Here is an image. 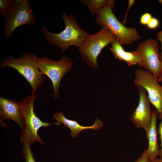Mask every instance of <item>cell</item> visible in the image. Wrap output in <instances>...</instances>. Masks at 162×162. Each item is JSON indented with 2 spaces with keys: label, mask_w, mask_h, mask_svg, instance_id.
<instances>
[{
  "label": "cell",
  "mask_w": 162,
  "mask_h": 162,
  "mask_svg": "<svg viewBox=\"0 0 162 162\" xmlns=\"http://www.w3.org/2000/svg\"><path fill=\"white\" fill-rule=\"evenodd\" d=\"M158 2L161 4H162V0H159Z\"/></svg>",
  "instance_id": "26"
},
{
  "label": "cell",
  "mask_w": 162,
  "mask_h": 162,
  "mask_svg": "<svg viewBox=\"0 0 162 162\" xmlns=\"http://www.w3.org/2000/svg\"><path fill=\"white\" fill-rule=\"evenodd\" d=\"M159 25V21L158 19L152 17L147 26L148 28L154 29L157 28Z\"/></svg>",
  "instance_id": "20"
},
{
  "label": "cell",
  "mask_w": 162,
  "mask_h": 162,
  "mask_svg": "<svg viewBox=\"0 0 162 162\" xmlns=\"http://www.w3.org/2000/svg\"><path fill=\"white\" fill-rule=\"evenodd\" d=\"M32 94L20 102L21 111L24 119L25 129L20 137L21 143L23 144H33L36 142L45 145L42 139L38 134L41 128L46 127L51 124L60 126L58 122L48 123L42 121L36 115L34 111V104L36 98L38 96Z\"/></svg>",
  "instance_id": "3"
},
{
  "label": "cell",
  "mask_w": 162,
  "mask_h": 162,
  "mask_svg": "<svg viewBox=\"0 0 162 162\" xmlns=\"http://www.w3.org/2000/svg\"><path fill=\"white\" fill-rule=\"evenodd\" d=\"M16 0H0V16H6L14 6Z\"/></svg>",
  "instance_id": "16"
},
{
  "label": "cell",
  "mask_w": 162,
  "mask_h": 162,
  "mask_svg": "<svg viewBox=\"0 0 162 162\" xmlns=\"http://www.w3.org/2000/svg\"><path fill=\"white\" fill-rule=\"evenodd\" d=\"M38 59L36 54L25 52L19 58H15L12 56L5 58L0 67L3 69L10 67L17 70L29 83L32 94H35L46 80L45 77L38 68Z\"/></svg>",
  "instance_id": "2"
},
{
  "label": "cell",
  "mask_w": 162,
  "mask_h": 162,
  "mask_svg": "<svg viewBox=\"0 0 162 162\" xmlns=\"http://www.w3.org/2000/svg\"><path fill=\"white\" fill-rule=\"evenodd\" d=\"M149 162H162V158H157L154 160Z\"/></svg>",
  "instance_id": "24"
},
{
  "label": "cell",
  "mask_w": 162,
  "mask_h": 162,
  "mask_svg": "<svg viewBox=\"0 0 162 162\" xmlns=\"http://www.w3.org/2000/svg\"><path fill=\"white\" fill-rule=\"evenodd\" d=\"M73 64L71 59L67 56H62L58 61H54L47 56L38 58V68L43 75L47 76L51 81L54 98L59 97L60 82L65 74L71 70Z\"/></svg>",
  "instance_id": "6"
},
{
  "label": "cell",
  "mask_w": 162,
  "mask_h": 162,
  "mask_svg": "<svg viewBox=\"0 0 162 162\" xmlns=\"http://www.w3.org/2000/svg\"><path fill=\"white\" fill-rule=\"evenodd\" d=\"M53 118L57 122L69 128L70 130V134L73 138L77 137L80 133L84 130L91 129L97 131L101 129L104 124L102 121L98 118L96 117L92 125L83 126L76 120L66 118L62 112H56L53 115Z\"/></svg>",
  "instance_id": "12"
},
{
  "label": "cell",
  "mask_w": 162,
  "mask_h": 162,
  "mask_svg": "<svg viewBox=\"0 0 162 162\" xmlns=\"http://www.w3.org/2000/svg\"><path fill=\"white\" fill-rule=\"evenodd\" d=\"M110 51L115 58L124 61L129 66L138 64L139 56L136 50L133 52L125 51L122 46L119 40L116 38L111 44Z\"/></svg>",
  "instance_id": "14"
},
{
  "label": "cell",
  "mask_w": 162,
  "mask_h": 162,
  "mask_svg": "<svg viewBox=\"0 0 162 162\" xmlns=\"http://www.w3.org/2000/svg\"><path fill=\"white\" fill-rule=\"evenodd\" d=\"M28 0H16L14 6L5 16L3 33L7 38H11L15 30L24 25H34L36 17Z\"/></svg>",
  "instance_id": "7"
},
{
  "label": "cell",
  "mask_w": 162,
  "mask_h": 162,
  "mask_svg": "<svg viewBox=\"0 0 162 162\" xmlns=\"http://www.w3.org/2000/svg\"><path fill=\"white\" fill-rule=\"evenodd\" d=\"M157 39L159 41L161 44V51L159 53V57L160 60L162 62V30L158 32L157 34Z\"/></svg>",
  "instance_id": "23"
},
{
  "label": "cell",
  "mask_w": 162,
  "mask_h": 162,
  "mask_svg": "<svg viewBox=\"0 0 162 162\" xmlns=\"http://www.w3.org/2000/svg\"><path fill=\"white\" fill-rule=\"evenodd\" d=\"M81 2L88 7L92 15L96 14L107 6L113 8L115 2L114 0H81Z\"/></svg>",
  "instance_id": "15"
},
{
  "label": "cell",
  "mask_w": 162,
  "mask_h": 162,
  "mask_svg": "<svg viewBox=\"0 0 162 162\" xmlns=\"http://www.w3.org/2000/svg\"><path fill=\"white\" fill-rule=\"evenodd\" d=\"M22 153L25 162H36L30 144H26L23 145Z\"/></svg>",
  "instance_id": "17"
},
{
  "label": "cell",
  "mask_w": 162,
  "mask_h": 162,
  "mask_svg": "<svg viewBox=\"0 0 162 162\" xmlns=\"http://www.w3.org/2000/svg\"><path fill=\"white\" fill-rule=\"evenodd\" d=\"M152 17V15L150 13H145L141 16L140 20V22L142 25L147 26Z\"/></svg>",
  "instance_id": "19"
},
{
  "label": "cell",
  "mask_w": 162,
  "mask_h": 162,
  "mask_svg": "<svg viewBox=\"0 0 162 162\" xmlns=\"http://www.w3.org/2000/svg\"><path fill=\"white\" fill-rule=\"evenodd\" d=\"M11 120L20 126L22 133L25 129V123L22 115L20 102H16L4 97L0 98V122L6 127L3 122Z\"/></svg>",
  "instance_id": "11"
},
{
  "label": "cell",
  "mask_w": 162,
  "mask_h": 162,
  "mask_svg": "<svg viewBox=\"0 0 162 162\" xmlns=\"http://www.w3.org/2000/svg\"><path fill=\"white\" fill-rule=\"evenodd\" d=\"M135 76L134 84L145 89L150 103L157 111L158 118L162 120V86L158 83L156 77L145 70L136 69Z\"/></svg>",
  "instance_id": "9"
},
{
  "label": "cell",
  "mask_w": 162,
  "mask_h": 162,
  "mask_svg": "<svg viewBox=\"0 0 162 162\" xmlns=\"http://www.w3.org/2000/svg\"><path fill=\"white\" fill-rule=\"evenodd\" d=\"M139 56L138 64L157 78L162 73V62L159 57V48L157 40H146L138 46L136 50Z\"/></svg>",
  "instance_id": "8"
},
{
  "label": "cell",
  "mask_w": 162,
  "mask_h": 162,
  "mask_svg": "<svg viewBox=\"0 0 162 162\" xmlns=\"http://www.w3.org/2000/svg\"><path fill=\"white\" fill-rule=\"evenodd\" d=\"M113 8L107 6L95 14V21L108 29L119 40L122 45H130L141 39L136 29L125 26L114 14Z\"/></svg>",
  "instance_id": "4"
},
{
  "label": "cell",
  "mask_w": 162,
  "mask_h": 162,
  "mask_svg": "<svg viewBox=\"0 0 162 162\" xmlns=\"http://www.w3.org/2000/svg\"><path fill=\"white\" fill-rule=\"evenodd\" d=\"M61 15L65 24L63 30L59 33H54L44 26L41 31L46 42L59 47L63 54L71 46L79 47L89 34L78 26L74 16L68 15L64 12H62Z\"/></svg>",
  "instance_id": "1"
},
{
  "label": "cell",
  "mask_w": 162,
  "mask_h": 162,
  "mask_svg": "<svg viewBox=\"0 0 162 162\" xmlns=\"http://www.w3.org/2000/svg\"><path fill=\"white\" fill-rule=\"evenodd\" d=\"M158 82H162V73L157 78Z\"/></svg>",
  "instance_id": "25"
},
{
  "label": "cell",
  "mask_w": 162,
  "mask_h": 162,
  "mask_svg": "<svg viewBox=\"0 0 162 162\" xmlns=\"http://www.w3.org/2000/svg\"><path fill=\"white\" fill-rule=\"evenodd\" d=\"M158 133L160 136V158H162V120L159 123Z\"/></svg>",
  "instance_id": "21"
},
{
  "label": "cell",
  "mask_w": 162,
  "mask_h": 162,
  "mask_svg": "<svg viewBox=\"0 0 162 162\" xmlns=\"http://www.w3.org/2000/svg\"><path fill=\"white\" fill-rule=\"evenodd\" d=\"M139 92V100L137 107L130 116V119L135 127L146 131L150 125L152 117L151 103L145 89L137 86Z\"/></svg>",
  "instance_id": "10"
},
{
  "label": "cell",
  "mask_w": 162,
  "mask_h": 162,
  "mask_svg": "<svg viewBox=\"0 0 162 162\" xmlns=\"http://www.w3.org/2000/svg\"><path fill=\"white\" fill-rule=\"evenodd\" d=\"M134 162H149V154L148 149L147 148L145 149L140 157Z\"/></svg>",
  "instance_id": "18"
},
{
  "label": "cell",
  "mask_w": 162,
  "mask_h": 162,
  "mask_svg": "<svg viewBox=\"0 0 162 162\" xmlns=\"http://www.w3.org/2000/svg\"><path fill=\"white\" fill-rule=\"evenodd\" d=\"M158 117L157 111H152L151 124L145 132L148 142L147 148L149 151V161L155 159L157 156H160V149L157 142V120Z\"/></svg>",
  "instance_id": "13"
},
{
  "label": "cell",
  "mask_w": 162,
  "mask_h": 162,
  "mask_svg": "<svg viewBox=\"0 0 162 162\" xmlns=\"http://www.w3.org/2000/svg\"><path fill=\"white\" fill-rule=\"evenodd\" d=\"M135 2V0H129L128 9L127 10L125 16H124L123 20L122 23L123 25H124L126 22V18L129 10L130 8L134 4Z\"/></svg>",
  "instance_id": "22"
},
{
  "label": "cell",
  "mask_w": 162,
  "mask_h": 162,
  "mask_svg": "<svg viewBox=\"0 0 162 162\" xmlns=\"http://www.w3.org/2000/svg\"><path fill=\"white\" fill-rule=\"evenodd\" d=\"M108 29L102 27L97 33L89 34L78 48L82 58L87 65L98 69V58L102 50L116 38Z\"/></svg>",
  "instance_id": "5"
}]
</instances>
